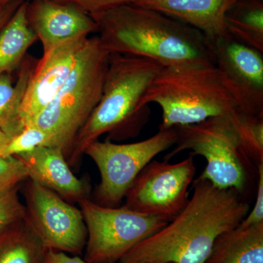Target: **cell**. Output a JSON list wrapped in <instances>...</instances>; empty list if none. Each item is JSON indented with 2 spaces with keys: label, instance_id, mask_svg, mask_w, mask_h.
I'll use <instances>...</instances> for the list:
<instances>
[{
  "label": "cell",
  "instance_id": "obj_20",
  "mask_svg": "<svg viewBox=\"0 0 263 263\" xmlns=\"http://www.w3.org/2000/svg\"><path fill=\"white\" fill-rule=\"evenodd\" d=\"M36 65L34 59L24 60L15 84H13L10 73L0 75V128L10 138L18 133L19 110Z\"/></svg>",
  "mask_w": 263,
  "mask_h": 263
},
{
  "label": "cell",
  "instance_id": "obj_4",
  "mask_svg": "<svg viewBox=\"0 0 263 263\" xmlns=\"http://www.w3.org/2000/svg\"><path fill=\"white\" fill-rule=\"evenodd\" d=\"M162 109L160 129L192 125L238 108L215 65L163 67L141 100Z\"/></svg>",
  "mask_w": 263,
  "mask_h": 263
},
{
  "label": "cell",
  "instance_id": "obj_8",
  "mask_svg": "<svg viewBox=\"0 0 263 263\" xmlns=\"http://www.w3.org/2000/svg\"><path fill=\"white\" fill-rule=\"evenodd\" d=\"M86 230L84 260L117 263L133 247L167 224L160 218L84 199L79 202Z\"/></svg>",
  "mask_w": 263,
  "mask_h": 263
},
{
  "label": "cell",
  "instance_id": "obj_13",
  "mask_svg": "<svg viewBox=\"0 0 263 263\" xmlns=\"http://www.w3.org/2000/svg\"><path fill=\"white\" fill-rule=\"evenodd\" d=\"M28 18L42 44L43 53L98 30V23L87 13L73 5L53 0H37L30 8L28 5Z\"/></svg>",
  "mask_w": 263,
  "mask_h": 263
},
{
  "label": "cell",
  "instance_id": "obj_17",
  "mask_svg": "<svg viewBox=\"0 0 263 263\" xmlns=\"http://www.w3.org/2000/svg\"><path fill=\"white\" fill-rule=\"evenodd\" d=\"M37 39L28 18V3L22 2L0 31V75L11 73Z\"/></svg>",
  "mask_w": 263,
  "mask_h": 263
},
{
  "label": "cell",
  "instance_id": "obj_18",
  "mask_svg": "<svg viewBox=\"0 0 263 263\" xmlns=\"http://www.w3.org/2000/svg\"><path fill=\"white\" fill-rule=\"evenodd\" d=\"M46 252L25 219L0 233V263H44Z\"/></svg>",
  "mask_w": 263,
  "mask_h": 263
},
{
  "label": "cell",
  "instance_id": "obj_7",
  "mask_svg": "<svg viewBox=\"0 0 263 263\" xmlns=\"http://www.w3.org/2000/svg\"><path fill=\"white\" fill-rule=\"evenodd\" d=\"M176 127L160 129L144 141L118 144L111 141H96L85 148L96 164L100 182L95 191L96 203L118 207L127 195L137 176L156 156L174 146Z\"/></svg>",
  "mask_w": 263,
  "mask_h": 263
},
{
  "label": "cell",
  "instance_id": "obj_28",
  "mask_svg": "<svg viewBox=\"0 0 263 263\" xmlns=\"http://www.w3.org/2000/svg\"><path fill=\"white\" fill-rule=\"evenodd\" d=\"M23 0H14L6 4H0V31L11 18Z\"/></svg>",
  "mask_w": 263,
  "mask_h": 263
},
{
  "label": "cell",
  "instance_id": "obj_30",
  "mask_svg": "<svg viewBox=\"0 0 263 263\" xmlns=\"http://www.w3.org/2000/svg\"><path fill=\"white\" fill-rule=\"evenodd\" d=\"M12 1H14V0H0V4H6V3Z\"/></svg>",
  "mask_w": 263,
  "mask_h": 263
},
{
  "label": "cell",
  "instance_id": "obj_2",
  "mask_svg": "<svg viewBox=\"0 0 263 263\" xmlns=\"http://www.w3.org/2000/svg\"><path fill=\"white\" fill-rule=\"evenodd\" d=\"M95 21L102 46L110 54L149 59L164 67L215 65L214 45L206 36L156 10L131 3L107 10Z\"/></svg>",
  "mask_w": 263,
  "mask_h": 263
},
{
  "label": "cell",
  "instance_id": "obj_9",
  "mask_svg": "<svg viewBox=\"0 0 263 263\" xmlns=\"http://www.w3.org/2000/svg\"><path fill=\"white\" fill-rule=\"evenodd\" d=\"M194 157L190 153L177 163L151 161L128 190L123 206L167 222L172 220L190 199L189 188L197 171Z\"/></svg>",
  "mask_w": 263,
  "mask_h": 263
},
{
  "label": "cell",
  "instance_id": "obj_12",
  "mask_svg": "<svg viewBox=\"0 0 263 263\" xmlns=\"http://www.w3.org/2000/svg\"><path fill=\"white\" fill-rule=\"evenodd\" d=\"M89 37L71 40L59 45L38 60L29 79L17 123L18 134L51 103L61 89L84 49Z\"/></svg>",
  "mask_w": 263,
  "mask_h": 263
},
{
  "label": "cell",
  "instance_id": "obj_5",
  "mask_svg": "<svg viewBox=\"0 0 263 263\" xmlns=\"http://www.w3.org/2000/svg\"><path fill=\"white\" fill-rule=\"evenodd\" d=\"M110 57L98 35L88 38L70 77L27 125L44 131L48 137L46 146L61 148L66 160L101 98Z\"/></svg>",
  "mask_w": 263,
  "mask_h": 263
},
{
  "label": "cell",
  "instance_id": "obj_26",
  "mask_svg": "<svg viewBox=\"0 0 263 263\" xmlns=\"http://www.w3.org/2000/svg\"><path fill=\"white\" fill-rule=\"evenodd\" d=\"M257 190L253 209L249 211L241 221L243 224L251 226L263 223V163L257 165Z\"/></svg>",
  "mask_w": 263,
  "mask_h": 263
},
{
  "label": "cell",
  "instance_id": "obj_14",
  "mask_svg": "<svg viewBox=\"0 0 263 263\" xmlns=\"http://www.w3.org/2000/svg\"><path fill=\"white\" fill-rule=\"evenodd\" d=\"M16 157L25 164L30 181L49 189L66 201L79 202L89 197V184L72 172L61 148L39 146Z\"/></svg>",
  "mask_w": 263,
  "mask_h": 263
},
{
  "label": "cell",
  "instance_id": "obj_21",
  "mask_svg": "<svg viewBox=\"0 0 263 263\" xmlns=\"http://www.w3.org/2000/svg\"><path fill=\"white\" fill-rule=\"evenodd\" d=\"M240 143L257 165L263 163V115L236 108L229 114Z\"/></svg>",
  "mask_w": 263,
  "mask_h": 263
},
{
  "label": "cell",
  "instance_id": "obj_11",
  "mask_svg": "<svg viewBox=\"0 0 263 263\" xmlns=\"http://www.w3.org/2000/svg\"><path fill=\"white\" fill-rule=\"evenodd\" d=\"M213 45L216 68L238 109L263 115L262 52L230 36Z\"/></svg>",
  "mask_w": 263,
  "mask_h": 263
},
{
  "label": "cell",
  "instance_id": "obj_23",
  "mask_svg": "<svg viewBox=\"0 0 263 263\" xmlns=\"http://www.w3.org/2000/svg\"><path fill=\"white\" fill-rule=\"evenodd\" d=\"M28 177L25 164L16 156L0 157V195L17 187Z\"/></svg>",
  "mask_w": 263,
  "mask_h": 263
},
{
  "label": "cell",
  "instance_id": "obj_10",
  "mask_svg": "<svg viewBox=\"0 0 263 263\" xmlns=\"http://www.w3.org/2000/svg\"><path fill=\"white\" fill-rule=\"evenodd\" d=\"M25 219L46 249L81 254L87 230L80 209L49 189L29 181L24 190Z\"/></svg>",
  "mask_w": 263,
  "mask_h": 263
},
{
  "label": "cell",
  "instance_id": "obj_16",
  "mask_svg": "<svg viewBox=\"0 0 263 263\" xmlns=\"http://www.w3.org/2000/svg\"><path fill=\"white\" fill-rule=\"evenodd\" d=\"M205 263H263V223L239 224L216 238Z\"/></svg>",
  "mask_w": 263,
  "mask_h": 263
},
{
  "label": "cell",
  "instance_id": "obj_19",
  "mask_svg": "<svg viewBox=\"0 0 263 263\" xmlns=\"http://www.w3.org/2000/svg\"><path fill=\"white\" fill-rule=\"evenodd\" d=\"M230 37L263 53L262 0H237L226 15Z\"/></svg>",
  "mask_w": 263,
  "mask_h": 263
},
{
  "label": "cell",
  "instance_id": "obj_6",
  "mask_svg": "<svg viewBox=\"0 0 263 263\" xmlns=\"http://www.w3.org/2000/svg\"><path fill=\"white\" fill-rule=\"evenodd\" d=\"M229 114L192 125L176 127L174 148L164 157L169 161L183 151L206 160L199 178L216 187L233 189L243 194L257 165L240 143Z\"/></svg>",
  "mask_w": 263,
  "mask_h": 263
},
{
  "label": "cell",
  "instance_id": "obj_27",
  "mask_svg": "<svg viewBox=\"0 0 263 263\" xmlns=\"http://www.w3.org/2000/svg\"><path fill=\"white\" fill-rule=\"evenodd\" d=\"M44 263H89L75 256L71 257L65 252L46 249ZM120 263V262H119Z\"/></svg>",
  "mask_w": 263,
  "mask_h": 263
},
{
  "label": "cell",
  "instance_id": "obj_3",
  "mask_svg": "<svg viewBox=\"0 0 263 263\" xmlns=\"http://www.w3.org/2000/svg\"><path fill=\"white\" fill-rule=\"evenodd\" d=\"M162 67L149 59L110 54L103 94L76 138L69 165H77L85 148L104 134H109V141L139 135L150 117L149 106H143L142 99Z\"/></svg>",
  "mask_w": 263,
  "mask_h": 263
},
{
  "label": "cell",
  "instance_id": "obj_15",
  "mask_svg": "<svg viewBox=\"0 0 263 263\" xmlns=\"http://www.w3.org/2000/svg\"><path fill=\"white\" fill-rule=\"evenodd\" d=\"M237 0H136L133 4L156 10L193 27L212 43L228 37L226 15Z\"/></svg>",
  "mask_w": 263,
  "mask_h": 263
},
{
  "label": "cell",
  "instance_id": "obj_22",
  "mask_svg": "<svg viewBox=\"0 0 263 263\" xmlns=\"http://www.w3.org/2000/svg\"><path fill=\"white\" fill-rule=\"evenodd\" d=\"M47 135L34 125L24 128L18 134L10 138L8 144L0 152V157L16 156L31 152L39 146H46Z\"/></svg>",
  "mask_w": 263,
  "mask_h": 263
},
{
  "label": "cell",
  "instance_id": "obj_24",
  "mask_svg": "<svg viewBox=\"0 0 263 263\" xmlns=\"http://www.w3.org/2000/svg\"><path fill=\"white\" fill-rule=\"evenodd\" d=\"M25 216V205L19 199L18 186L0 195V233Z\"/></svg>",
  "mask_w": 263,
  "mask_h": 263
},
{
  "label": "cell",
  "instance_id": "obj_1",
  "mask_svg": "<svg viewBox=\"0 0 263 263\" xmlns=\"http://www.w3.org/2000/svg\"><path fill=\"white\" fill-rule=\"evenodd\" d=\"M183 210L162 229L127 252L120 263H205L219 235L233 229L249 212L233 189L216 187L197 178Z\"/></svg>",
  "mask_w": 263,
  "mask_h": 263
},
{
  "label": "cell",
  "instance_id": "obj_25",
  "mask_svg": "<svg viewBox=\"0 0 263 263\" xmlns=\"http://www.w3.org/2000/svg\"><path fill=\"white\" fill-rule=\"evenodd\" d=\"M59 3L76 6L89 15L93 19L107 10L123 5L134 3L136 0H56Z\"/></svg>",
  "mask_w": 263,
  "mask_h": 263
},
{
  "label": "cell",
  "instance_id": "obj_29",
  "mask_svg": "<svg viewBox=\"0 0 263 263\" xmlns=\"http://www.w3.org/2000/svg\"><path fill=\"white\" fill-rule=\"evenodd\" d=\"M9 141V136L0 128V152L5 148Z\"/></svg>",
  "mask_w": 263,
  "mask_h": 263
}]
</instances>
